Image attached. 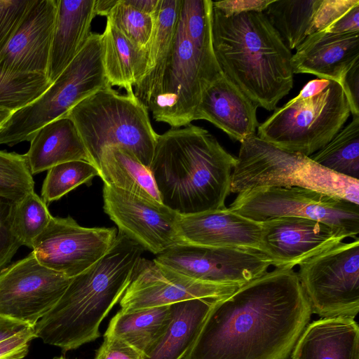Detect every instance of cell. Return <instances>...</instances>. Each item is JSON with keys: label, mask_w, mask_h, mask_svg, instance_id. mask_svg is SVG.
<instances>
[{"label": "cell", "mask_w": 359, "mask_h": 359, "mask_svg": "<svg viewBox=\"0 0 359 359\" xmlns=\"http://www.w3.org/2000/svg\"><path fill=\"white\" fill-rule=\"evenodd\" d=\"M351 114L342 86L316 79L259 125L257 135L280 149L310 156L334 137Z\"/></svg>", "instance_id": "obj_7"}, {"label": "cell", "mask_w": 359, "mask_h": 359, "mask_svg": "<svg viewBox=\"0 0 359 359\" xmlns=\"http://www.w3.org/2000/svg\"><path fill=\"white\" fill-rule=\"evenodd\" d=\"M13 111L2 107H0V128L9 119Z\"/></svg>", "instance_id": "obj_48"}, {"label": "cell", "mask_w": 359, "mask_h": 359, "mask_svg": "<svg viewBox=\"0 0 359 359\" xmlns=\"http://www.w3.org/2000/svg\"><path fill=\"white\" fill-rule=\"evenodd\" d=\"M258 105L222 74L203 92L196 120H205L242 142L256 135Z\"/></svg>", "instance_id": "obj_21"}, {"label": "cell", "mask_w": 359, "mask_h": 359, "mask_svg": "<svg viewBox=\"0 0 359 359\" xmlns=\"http://www.w3.org/2000/svg\"><path fill=\"white\" fill-rule=\"evenodd\" d=\"M229 208L257 222L279 217L314 219L358 238V205L306 188L255 187L238 193Z\"/></svg>", "instance_id": "obj_10"}, {"label": "cell", "mask_w": 359, "mask_h": 359, "mask_svg": "<svg viewBox=\"0 0 359 359\" xmlns=\"http://www.w3.org/2000/svg\"><path fill=\"white\" fill-rule=\"evenodd\" d=\"M144 355L123 339L104 334V340L93 359H144Z\"/></svg>", "instance_id": "obj_40"}, {"label": "cell", "mask_w": 359, "mask_h": 359, "mask_svg": "<svg viewBox=\"0 0 359 359\" xmlns=\"http://www.w3.org/2000/svg\"><path fill=\"white\" fill-rule=\"evenodd\" d=\"M34 191L25 154L0 150V197L16 202Z\"/></svg>", "instance_id": "obj_35"}, {"label": "cell", "mask_w": 359, "mask_h": 359, "mask_svg": "<svg viewBox=\"0 0 359 359\" xmlns=\"http://www.w3.org/2000/svg\"><path fill=\"white\" fill-rule=\"evenodd\" d=\"M359 62V31L309 36L292 57L294 74H313L341 84L348 71Z\"/></svg>", "instance_id": "obj_20"}, {"label": "cell", "mask_w": 359, "mask_h": 359, "mask_svg": "<svg viewBox=\"0 0 359 359\" xmlns=\"http://www.w3.org/2000/svg\"><path fill=\"white\" fill-rule=\"evenodd\" d=\"M95 0H57L46 76L51 83L82 50L90 36Z\"/></svg>", "instance_id": "obj_22"}, {"label": "cell", "mask_w": 359, "mask_h": 359, "mask_svg": "<svg viewBox=\"0 0 359 359\" xmlns=\"http://www.w3.org/2000/svg\"><path fill=\"white\" fill-rule=\"evenodd\" d=\"M98 170L104 184L162 203L149 168L128 149L120 147L105 148Z\"/></svg>", "instance_id": "obj_26"}, {"label": "cell", "mask_w": 359, "mask_h": 359, "mask_svg": "<svg viewBox=\"0 0 359 359\" xmlns=\"http://www.w3.org/2000/svg\"><path fill=\"white\" fill-rule=\"evenodd\" d=\"M25 156L32 175L68 161L92 163L74 123L67 116L41 127L31 140Z\"/></svg>", "instance_id": "obj_24"}, {"label": "cell", "mask_w": 359, "mask_h": 359, "mask_svg": "<svg viewBox=\"0 0 359 359\" xmlns=\"http://www.w3.org/2000/svg\"><path fill=\"white\" fill-rule=\"evenodd\" d=\"M30 327L34 326H30L23 322L0 314V342L18 334Z\"/></svg>", "instance_id": "obj_45"}, {"label": "cell", "mask_w": 359, "mask_h": 359, "mask_svg": "<svg viewBox=\"0 0 359 359\" xmlns=\"http://www.w3.org/2000/svg\"><path fill=\"white\" fill-rule=\"evenodd\" d=\"M95 176L100 177V171L88 161H72L56 165L47 170L41 198L46 204L57 201Z\"/></svg>", "instance_id": "obj_33"}, {"label": "cell", "mask_w": 359, "mask_h": 359, "mask_svg": "<svg viewBox=\"0 0 359 359\" xmlns=\"http://www.w3.org/2000/svg\"><path fill=\"white\" fill-rule=\"evenodd\" d=\"M177 229L182 244L261 251V223L245 217L229 208L180 215Z\"/></svg>", "instance_id": "obj_19"}, {"label": "cell", "mask_w": 359, "mask_h": 359, "mask_svg": "<svg viewBox=\"0 0 359 359\" xmlns=\"http://www.w3.org/2000/svg\"><path fill=\"white\" fill-rule=\"evenodd\" d=\"M312 313L354 318L359 311V240L341 243L299 265Z\"/></svg>", "instance_id": "obj_11"}, {"label": "cell", "mask_w": 359, "mask_h": 359, "mask_svg": "<svg viewBox=\"0 0 359 359\" xmlns=\"http://www.w3.org/2000/svg\"><path fill=\"white\" fill-rule=\"evenodd\" d=\"M74 123L91 162L97 168L103 150L120 147L149 168L158 134L145 105L135 93L121 95L109 84L86 97L65 116Z\"/></svg>", "instance_id": "obj_6"}, {"label": "cell", "mask_w": 359, "mask_h": 359, "mask_svg": "<svg viewBox=\"0 0 359 359\" xmlns=\"http://www.w3.org/2000/svg\"><path fill=\"white\" fill-rule=\"evenodd\" d=\"M144 248L121 232L111 248L72 278L55 305L34 325L43 343L74 350L100 337V326L128 287Z\"/></svg>", "instance_id": "obj_5"}, {"label": "cell", "mask_w": 359, "mask_h": 359, "mask_svg": "<svg viewBox=\"0 0 359 359\" xmlns=\"http://www.w3.org/2000/svg\"><path fill=\"white\" fill-rule=\"evenodd\" d=\"M292 359H359V327L346 316L308 324L291 353Z\"/></svg>", "instance_id": "obj_23"}, {"label": "cell", "mask_w": 359, "mask_h": 359, "mask_svg": "<svg viewBox=\"0 0 359 359\" xmlns=\"http://www.w3.org/2000/svg\"><path fill=\"white\" fill-rule=\"evenodd\" d=\"M272 0H225L213 1L212 6L226 15L248 12H264Z\"/></svg>", "instance_id": "obj_42"}, {"label": "cell", "mask_w": 359, "mask_h": 359, "mask_svg": "<svg viewBox=\"0 0 359 359\" xmlns=\"http://www.w3.org/2000/svg\"><path fill=\"white\" fill-rule=\"evenodd\" d=\"M57 0H33L0 53V70L46 75Z\"/></svg>", "instance_id": "obj_18"}, {"label": "cell", "mask_w": 359, "mask_h": 359, "mask_svg": "<svg viewBox=\"0 0 359 359\" xmlns=\"http://www.w3.org/2000/svg\"><path fill=\"white\" fill-rule=\"evenodd\" d=\"M261 251L280 269H293L341 243L347 236L321 222L279 217L260 222Z\"/></svg>", "instance_id": "obj_17"}, {"label": "cell", "mask_w": 359, "mask_h": 359, "mask_svg": "<svg viewBox=\"0 0 359 359\" xmlns=\"http://www.w3.org/2000/svg\"><path fill=\"white\" fill-rule=\"evenodd\" d=\"M117 235L114 227H84L70 216L52 217L32 253L44 266L72 278L104 256Z\"/></svg>", "instance_id": "obj_13"}, {"label": "cell", "mask_w": 359, "mask_h": 359, "mask_svg": "<svg viewBox=\"0 0 359 359\" xmlns=\"http://www.w3.org/2000/svg\"><path fill=\"white\" fill-rule=\"evenodd\" d=\"M36 338L34 326L0 342V359H23L28 354L29 343Z\"/></svg>", "instance_id": "obj_41"}, {"label": "cell", "mask_w": 359, "mask_h": 359, "mask_svg": "<svg viewBox=\"0 0 359 359\" xmlns=\"http://www.w3.org/2000/svg\"><path fill=\"white\" fill-rule=\"evenodd\" d=\"M124 3L136 10L152 15L155 11L158 0H123Z\"/></svg>", "instance_id": "obj_46"}, {"label": "cell", "mask_w": 359, "mask_h": 359, "mask_svg": "<svg viewBox=\"0 0 359 359\" xmlns=\"http://www.w3.org/2000/svg\"><path fill=\"white\" fill-rule=\"evenodd\" d=\"M341 85L348 100L351 114L359 116V62L348 71Z\"/></svg>", "instance_id": "obj_43"}, {"label": "cell", "mask_w": 359, "mask_h": 359, "mask_svg": "<svg viewBox=\"0 0 359 359\" xmlns=\"http://www.w3.org/2000/svg\"><path fill=\"white\" fill-rule=\"evenodd\" d=\"M218 299H194L171 304L170 322L144 359H184Z\"/></svg>", "instance_id": "obj_25"}, {"label": "cell", "mask_w": 359, "mask_h": 359, "mask_svg": "<svg viewBox=\"0 0 359 359\" xmlns=\"http://www.w3.org/2000/svg\"><path fill=\"white\" fill-rule=\"evenodd\" d=\"M52 217L47 204L34 191L13 202L12 229L21 245L32 249Z\"/></svg>", "instance_id": "obj_32"}, {"label": "cell", "mask_w": 359, "mask_h": 359, "mask_svg": "<svg viewBox=\"0 0 359 359\" xmlns=\"http://www.w3.org/2000/svg\"><path fill=\"white\" fill-rule=\"evenodd\" d=\"M107 21L136 47L145 49L152 31V15L136 10L123 0H118L107 16Z\"/></svg>", "instance_id": "obj_36"}, {"label": "cell", "mask_w": 359, "mask_h": 359, "mask_svg": "<svg viewBox=\"0 0 359 359\" xmlns=\"http://www.w3.org/2000/svg\"><path fill=\"white\" fill-rule=\"evenodd\" d=\"M13 204V201L0 197V271L21 246L12 229Z\"/></svg>", "instance_id": "obj_38"}, {"label": "cell", "mask_w": 359, "mask_h": 359, "mask_svg": "<svg viewBox=\"0 0 359 359\" xmlns=\"http://www.w3.org/2000/svg\"><path fill=\"white\" fill-rule=\"evenodd\" d=\"M71 280L40 264L31 252L0 271V314L34 326L58 302Z\"/></svg>", "instance_id": "obj_14"}, {"label": "cell", "mask_w": 359, "mask_h": 359, "mask_svg": "<svg viewBox=\"0 0 359 359\" xmlns=\"http://www.w3.org/2000/svg\"><path fill=\"white\" fill-rule=\"evenodd\" d=\"M311 313L297 273L276 268L217 300L184 359H288Z\"/></svg>", "instance_id": "obj_1"}, {"label": "cell", "mask_w": 359, "mask_h": 359, "mask_svg": "<svg viewBox=\"0 0 359 359\" xmlns=\"http://www.w3.org/2000/svg\"><path fill=\"white\" fill-rule=\"evenodd\" d=\"M33 0H0V53L18 28Z\"/></svg>", "instance_id": "obj_37"}, {"label": "cell", "mask_w": 359, "mask_h": 359, "mask_svg": "<svg viewBox=\"0 0 359 359\" xmlns=\"http://www.w3.org/2000/svg\"><path fill=\"white\" fill-rule=\"evenodd\" d=\"M181 1L158 0L156 8L151 15L153 27L145 48L147 71L144 77L161 64L169 51L177 30Z\"/></svg>", "instance_id": "obj_31"}, {"label": "cell", "mask_w": 359, "mask_h": 359, "mask_svg": "<svg viewBox=\"0 0 359 359\" xmlns=\"http://www.w3.org/2000/svg\"><path fill=\"white\" fill-rule=\"evenodd\" d=\"M222 75L213 50L211 12L195 6L180 15L164 60L133 90L156 121L178 128L195 121L203 92Z\"/></svg>", "instance_id": "obj_2"}, {"label": "cell", "mask_w": 359, "mask_h": 359, "mask_svg": "<svg viewBox=\"0 0 359 359\" xmlns=\"http://www.w3.org/2000/svg\"><path fill=\"white\" fill-rule=\"evenodd\" d=\"M259 187L306 188L359 205V180L335 173L309 156L280 149L255 135L241 142L230 192Z\"/></svg>", "instance_id": "obj_8"}, {"label": "cell", "mask_w": 359, "mask_h": 359, "mask_svg": "<svg viewBox=\"0 0 359 359\" xmlns=\"http://www.w3.org/2000/svg\"><path fill=\"white\" fill-rule=\"evenodd\" d=\"M117 1L118 0H95L94 10L96 15L107 17Z\"/></svg>", "instance_id": "obj_47"}, {"label": "cell", "mask_w": 359, "mask_h": 359, "mask_svg": "<svg viewBox=\"0 0 359 359\" xmlns=\"http://www.w3.org/2000/svg\"><path fill=\"white\" fill-rule=\"evenodd\" d=\"M357 4L358 0H318L314 13L313 34L325 30Z\"/></svg>", "instance_id": "obj_39"}, {"label": "cell", "mask_w": 359, "mask_h": 359, "mask_svg": "<svg viewBox=\"0 0 359 359\" xmlns=\"http://www.w3.org/2000/svg\"><path fill=\"white\" fill-rule=\"evenodd\" d=\"M109 84L103 65L102 34L92 33L49 88L33 102L13 113L0 128V144L12 147L30 142L41 127L65 116L80 102Z\"/></svg>", "instance_id": "obj_9"}, {"label": "cell", "mask_w": 359, "mask_h": 359, "mask_svg": "<svg viewBox=\"0 0 359 359\" xmlns=\"http://www.w3.org/2000/svg\"><path fill=\"white\" fill-rule=\"evenodd\" d=\"M170 305L123 312L112 317L104 334L116 336L146 355L170 320Z\"/></svg>", "instance_id": "obj_28"}, {"label": "cell", "mask_w": 359, "mask_h": 359, "mask_svg": "<svg viewBox=\"0 0 359 359\" xmlns=\"http://www.w3.org/2000/svg\"><path fill=\"white\" fill-rule=\"evenodd\" d=\"M154 260L196 280L238 287L264 275L272 265L259 250L189 244L173 246Z\"/></svg>", "instance_id": "obj_12"}, {"label": "cell", "mask_w": 359, "mask_h": 359, "mask_svg": "<svg viewBox=\"0 0 359 359\" xmlns=\"http://www.w3.org/2000/svg\"><path fill=\"white\" fill-rule=\"evenodd\" d=\"M103 65L109 83L124 88L127 94L134 93L133 88L145 75L147 55L132 43L118 29L107 21L102 34Z\"/></svg>", "instance_id": "obj_27"}, {"label": "cell", "mask_w": 359, "mask_h": 359, "mask_svg": "<svg viewBox=\"0 0 359 359\" xmlns=\"http://www.w3.org/2000/svg\"><path fill=\"white\" fill-rule=\"evenodd\" d=\"M238 287L196 280L141 257L119 304L121 311L128 312L194 299H222Z\"/></svg>", "instance_id": "obj_15"}, {"label": "cell", "mask_w": 359, "mask_h": 359, "mask_svg": "<svg viewBox=\"0 0 359 359\" xmlns=\"http://www.w3.org/2000/svg\"><path fill=\"white\" fill-rule=\"evenodd\" d=\"M51 83L44 74L0 70V107L15 112L36 100Z\"/></svg>", "instance_id": "obj_34"}, {"label": "cell", "mask_w": 359, "mask_h": 359, "mask_svg": "<svg viewBox=\"0 0 359 359\" xmlns=\"http://www.w3.org/2000/svg\"><path fill=\"white\" fill-rule=\"evenodd\" d=\"M104 210L118 231L158 255L182 244L177 222L179 214L154 203L111 186H103Z\"/></svg>", "instance_id": "obj_16"}, {"label": "cell", "mask_w": 359, "mask_h": 359, "mask_svg": "<svg viewBox=\"0 0 359 359\" xmlns=\"http://www.w3.org/2000/svg\"><path fill=\"white\" fill-rule=\"evenodd\" d=\"M53 359H67V358H65L64 356L61 355V356H58V357H55Z\"/></svg>", "instance_id": "obj_49"}, {"label": "cell", "mask_w": 359, "mask_h": 359, "mask_svg": "<svg viewBox=\"0 0 359 359\" xmlns=\"http://www.w3.org/2000/svg\"><path fill=\"white\" fill-rule=\"evenodd\" d=\"M212 38L224 76L258 107L274 111L293 87L292 53L265 14L226 15L212 6Z\"/></svg>", "instance_id": "obj_4"}, {"label": "cell", "mask_w": 359, "mask_h": 359, "mask_svg": "<svg viewBox=\"0 0 359 359\" xmlns=\"http://www.w3.org/2000/svg\"><path fill=\"white\" fill-rule=\"evenodd\" d=\"M318 165L352 179L359 177V116L323 147L309 156Z\"/></svg>", "instance_id": "obj_30"}, {"label": "cell", "mask_w": 359, "mask_h": 359, "mask_svg": "<svg viewBox=\"0 0 359 359\" xmlns=\"http://www.w3.org/2000/svg\"><path fill=\"white\" fill-rule=\"evenodd\" d=\"M325 31L344 33L359 31V4H357Z\"/></svg>", "instance_id": "obj_44"}, {"label": "cell", "mask_w": 359, "mask_h": 359, "mask_svg": "<svg viewBox=\"0 0 359 359\" xmlns=\"http://www.w3.org/2000/svg\"><path fill=\"white\" fill-rule=\"evenodd\" d=\"M236 157L191 123L158 135L149 168L162 203L181 215L225 208Z\"/></svg>", "instance_id": "obj_3"}, {"label": "cell", "mask_w": 359, "mask_h": 359, "mask_svg": "<svg viewBox=\"0 0 359 359\" xmlns=\"http://www.w3.org/2000/svg\"><path fill=\"white\" fill-rule=\"evenodd\" d=\"M318 0H272L263 12L289 50L313 34Z\"/></svg>", "instance_id": "obj_29"}]
</instances>
